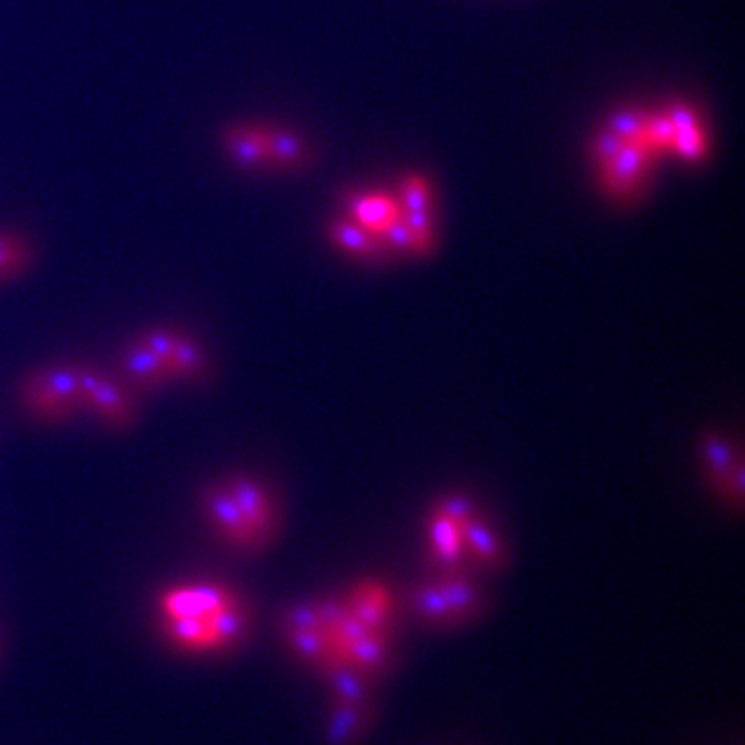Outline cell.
<instances>
[{"instance_id":"obj_1","label":"cell","mask_w":745,"mask_h":745,"mask_svg":"<svg viewBox=\"0 0 745 745\" xmlns=\"http://www.w3.org/2000/svg\"><path fill=\"white\" fill-rule=\"evenodd\" d=\"M280 628L296 661L323 679L356 675L377 683L394 661V628L356 615L346 601L298 603L282 613Z\"/></svg>"},{"instance_id":"obj_2","label":"cell","mask_w":745,"mask_h":745,"mask_svg":"<svg viewBox=\"0 0 745 745\" xmlns=\"http://www.w3.org/2000/svg\"><path fill=\"white\" fill-rule=\"evenodd\" d=\"M164 640L191 657H220L249 638L253 611L236 588L189 580L164 588L156 601Z\"/></svg>"},{"instance_id":"obj_3","label":"cell","mask_w":745,"mask_h":745,"mask_svg":"<svg viewBox=\"0 0 745 745\" xmlns=\"http://www.w3.org/2000/svg\"><path fill=\"white\" fill-rule=\"evenodd\" d=\"M203 522L238 557H257L282 532V505L274 489L249 472H230L199 493Z\"/></svg>"},{"instance_id":"obj_4","label":"cell","mask_w":745,"mask_h":745,"mask_svg":"<svg viewBox=\"0 0 745 745\" xmlns=\"http://www.w3.org/2000/svg\"><path fill=\"white\" fill-rule=\"evenodd\" d=\"M17 402L38 425H65L83 414L81 365L58 363L27 371L17 381Z\"/></svg>"},{"instance_id":"obj_5","label":"cell","mask_w":745,"mask_h":745,"mask_svg":"<svg viewBox=\"0 0 745 745\" xmlns=\"http://www.w3.org/2000/svg\"><path fill=\"white\" fill-rule=\"evenodd\" d=\"M483 592L472 580L445 576L412 592V611L433 630H452L483 613Z\"/></svg>"},{"instance_id":"obj_6","label":"cell","mask_w":745,"mask_h":745,"mask_svg":"<svg viewBox=\"0 0 745 745\" xmlns=\"http://www.w3.org/2000/svg\"><path fill=\"white\" fill-rule=\"evenodd\" d=\"M81 408L114 433L133 431L141 416L137 396L121 379L89 365H81Z\"/></svg>"},{"instance_id":"obj_7","label":"cell","mask_w":745,"mask_h":745,"mask_svg":"<svg viewBox=\"0 0 745 745\" xmlns=\"http://www.w3.org/2000/svg\"><path fill=\"white\" fill-rule=\"evenodd\" d=\"M325 681L330 683L332 696L327 733L334 745H356L365 737L375 717V683L356 675H336Z\"/></svg>"},{"instance_id":"obj_8","label":"cell","mask_w":745,"mask_h":745,"mask_svg":"<svg viewBox=\"0 0 745 745\" xmlns=\"http://www.w3.org/2000/svg\"><path fill=\"white\" fill-rule=\"evenodd\" d=\"M139 334L162 356L174 385L201 387L214 379L210 352L191 334L174 327H149Z\"/></svg>"},{"instance_id":"obj_9","label":"cell","mask_w":745,"mask_h":745,"mask_svg":"<svg viewBox=\"0 0 745 745\" xmlns=\"http://www.w3.org/2000/svg\"><path fill=\"white\" fill-rule=\"evenodd\" d=\"M118 373L135 396L158 394L174 385L172 375L162 356L147 344L141 334H135L118 352Z\"/></svg>"},{"instance_id":"obj_10","label":"cell","mask_w":745,"mask_h":745,"mask_svg":"<svg viewBox=\"0 0 745 745\" xmlns=\"http://www.w3.org/2000/svg\"><path fill=\"white\" fill-rule=\"evenodd\" d=\"M466 499L441 501L429 520V549L435 563L452 565L464 555V526L472 518Z\"/></svg>"},{"instance_id":"obj_11","label":"cell","mask_w":745,"mask_h":745,"mask_svg":"<svg viewBox=\"0 0 745 745\" xmlns=\"http://www.w3.org/2000/svg\"><path fill=\"white\" fill-rule=\"evenodd\" d=\"M650 149L642 143H625L619 154L603 166V181L613 197H628L640 185L648 168Z\"/></svg>"},{"instance_id":"obj_12","label":"cell","mask_w":745,"mask_h":745,"mask_svg":"<svg viewBox=\"0 0 745 745\" xmlns=\"http://www.w3.org/2000/svg\"><path fill=\"white\" fill-rule=\"evenodd\" d=\"M348 218L381 236L402 216L400 203L387 193H354L346 199Z\"/></svg>"},{"instance_id":"obj_13","label":"cell","mask_w":745,"mask_h":745,"mask_svg":"<svg viewBox=\"0 0 745 745\" xmlns=\"http://www.w3.org/2000/svg\"><path fill=\"white\" fill-rule=\"evenodd\" d=\"M704 462L708 470L712 472V481L717 483L719 491L739 499L741 497V460L739 454L733 450L731 441L719 437V435H710L704 441Z\"/></svg>"},{"instance_id":"obj_14","label":"cell","mask_w":745,"mask_h":745,"mask_svg":"<svg viewBox=\"0 0 745 745\" xmlns=\"http://www.w3.org/2000/svg\"><path fill=\"white\" fill-rule=\"evenodd\" d=\"M222 147L228 158L241 168H267L263 125H230L222 133Z\"/></svg>"},{"instance_id":"obj_15","label":"cell","mask_w":745,"mask_h":745,"mask_svg":"<svg viewBox=\"0 0 745 745\" xmlns=\"http://www.w3.org/2000/svg\"><path fill=\"white\" fill-rule=\"evenodd\" d=\"M330 238L338 249L354 259L379 261L385 255H390V249L385 247L381 236L365 230L350 218H336L330 224Z\"/></svg>"},{"instance_id":"obj_16","label":"cell","mask_w":745,"mask_h":745,"mask_svg":"<svg viewBox=\"0 0 745 745\" xmlns=\"http://www.w3.org/2000/svg\"><path fill=\"white\" fill-rule=\"evenodd\" d=\"M36 263V245L27 234L0 228V286L23 278Z\"/></svg>"},{"instance_id":"obj_17","label":"cell","mask_w":745,"mask_h":745,"mask_svg":"<svg viewBox=\"0 0 745 745\" xmlns=\"http://www.w3.org/2000/svg\"><path fill=\"white\" fill-rule=\"evenodd\" d=\"M265 156L267 168L278 170H298L309 162L307 141L288 129L265 127Z\"/></svg>"},{"instance_id":"obj_18","label":"cell","mask_w":745,"mask_h":745,"mask_svg":"<svg viewBox=\"0 0 745 745\" xmlns=\"http://www.w3.org/2000/svg\"><path fill=\"white\" fill-rule=\"evenodd\" d=\"M464 555H470L485 568H497L503 561V545L497 532L474 514L464 526Z\"/></svg>"},{"instance_id":"obj_19","label":"cell","mask_w":745,"mask_h":745,"mask_svg":"<svg viewBox=\"0 0 745 745\" xmlns=\"http://www.w3.org/2000/svg\"><path fill=\"white\" fill-rule=\"evenodd\" d=\"M431 185L419 174H408L400 183V207L402 212H427L431 210Z\"/></svg>"},{"instance_id":"obj_20","label":"cell","mask_w":745,"mask_h":745,"mask_svg":"<svg viewBox=\"0 0 745 745\" xmlns=\"http://www.w3.org/2000/svg\"><path fill=\"white\" fill-rule=\"evenodd\" d=\"M648 121V114L636 108H625L611 116L609 129L619 135L625 143H642L644 141V127ZM644 145V143H642Z\"/></svg>"},{"instance_id":"obj_21","label":"cell","mask_w":745,"mask_h":745,"mask_svg":"<svg viewBox=\"0 0 745 745\" xmlns=\"http://www.w3.org/2000/svg\"><path fill=\"white\" fill-rule=\"evenodd\" d=\"M402 220L412 232L414 238V251L416 255H427L435 247V226H433V214L427 212H402Z\"/></svg>"},{"instance_id":"obj_22","label":"cell","mask_w":745,"mask_h":745,"mask_svg":"<svg viewBox=\"0 0 745 745\" xmlns=\"http://www.w3.org/2000/svg\"><path fill=\"white\" fill-rule=\"evenodd\" d=\"M675 141V127L671 123V118L665 114H648V121L644 127V147H648L650 152H671Z\"/></svg>"},{"instance_id":"obj_23","label":"cell","mask_w":745,"mask_h":745,"mask_svg":"<svg viewBox=\"0 0 745 745\" xmlns=\"http://www.w3.org/2000/svg\"><path fill=\"white\" fill-rule=\"evenodd\" d=\"M671 152L679 154L685 160H700L706 154V137L700 125L675 131V141Z\"/></svg>"},{"instance_id":"obj_24","label":"cell","mask_w":745,"mask_h":745,"mask_svg":"<svg viewBox=\"0 0 745 745\" xmlns=\"http://www.w3.org/2000/svg\"><path fill=\"white\" fill-rule=\"evenodd\" d=\"M623 145L625 141L619 135H615L609 127H605L601 133H596L594 143H592V152H594V158L599 160L601 168L607 166L619 154V149Z\"/></svg>"}]
</instances>
